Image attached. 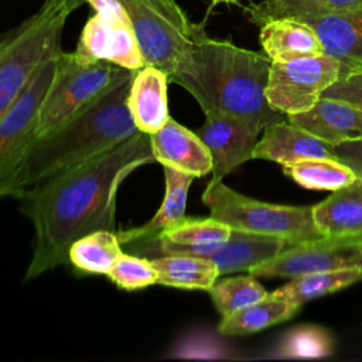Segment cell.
Returning <instances> with one entry per match:
<instances>
[{
    "label": "cell",
    "instance_id": "9c48e42d",
    "mask_svg": "<svg viewBox=\"0 0 362 362\" xmlns=\"http://www.w3.org/2000/svg\"><path fill=\"white\" fill-rule=\"evenodd\" d=\"M362 269V232L322 235L290 245L276 257L253 266L255 277H296L315 272Z\"/></svg>",
    "mask_w": 362,
    "mask_h": 362
},
{
    "label": "cell",
    "instance_id": "4dcf8cb0",
    "mask_svg": "<svg viewBox=\"0 0 362 362\" xmlns=\"http://www.w3.org/2000/svg\"><path fill=\"white\" fill-rule=\"evenodd\" d=\"M362 4V0H300L280 11L277 17H310L341 11ZM276 18V17H274Z\"/></svg>",
    "mask_w": 362,
    "mask_h": 362
},
{
    "label": "cell",
    "instance_id": "ffe728a7",
    "mask_svg": "<svg viewBox=\"0 0 362 362\" xmlns=\"http://www.w3.org/2000/svg\"><path fill=\"white\" fill-rule=\"evenodd\" d=\"M260 44L272 62L325 54L314 28L296 17H276L260 25Z\"/></svg>",
    "mask_w": 362,
    "mask_h": 362
},
{
    "label": "cell",
    "instance_id": "5bb4252c",
    "mask_svg": "<svg viewBox=\"0 0 362 362\" xmlns=\"http://www.w3.org/2000/svg\"><path fill=\"white\" fill-rule=\"evenodd\" d=\"M148 136L154 160L163 167L195 178L212 173V157L201 137L171 116L160 130Z\"/></svg>",
    "mask_w": 362,
    "mask_h": 362
},
{
    "label": "cell",
    "instance_id": "30bf717a",
    "mask_svg": "<svg viewBox=\"0 0 362 362\" xmlns=\"http://www.w3.org/2000/svg\"><path fill=\"white\" fill-rule=\"evenodd\" d=\"M55 65L57 57L45 61L0 119V198L7 197L14 171L35 139L38 110L54 78Z\"/></svg>",
    "mask_w": 362,
    "mask_h": 362
},
{
    "label": "cell",
    "instance_id": "cb8c5ba5",
    "mask_svg": "<svg viewBox=\"0 0 362 362\" xmlns=\"http://www.w3.org/2000/svg\"><path fill=\"white\" fill-rule=\"evenodd\" d=\"M157 272V284L184 288L209 290L219 277L216 264L204 256L164 255L150 259Z\"/></svg>",
    "mask_w": 362,
    "mask_h": 362
},
{
    "label": "cell",
    "instance_id": "e575fe53",
    "mask_svg": "<svg viewBox=\"0 0 362 362\" xmlns=\"http://www.w3.org/2000/svg\"><path fill=\"white\" fill-rule=\"evenodd\" d=\"M83 3H88L96 14H100L105 18L130 24L127 11L119 0H83Z\"/></svg>",
    "mask_w": 362,
    "mask_h": 362
},
{
    "label": "cell",
    "instance_id": "52a82bcc",
    "mask_svg": "<svg viewBox=\"0 0 362 362\" xmlns=\"http://www.w3.org/2000/svg\"><path fill=\"white\" fill-rule=\"evenodd\" d=\"M127 11L144 65L170 76L191 42L202 34L204 24L192 23L180 6L163 0H119Z\"/></svg>",
    "mask_w": 362,
    "mask_h": 362
},
{
    "label": "cell",
    "instance_id": "484cf974",
    "mask_svg": "<svg viewBox=\"0 0 362 362\" xmlns=\"http://www.w3.org/2000/svg\"><path fill=\"white\" fill-rule=\"evenodd\" d=\"M281 167L287 177L308 189L335 191L356 178L351 168L335 158L308 157Z\"/></svg>",
    "mask_w": 362,
    "mask_h": 362
},
{
    "label": "cell",
    "instance_id": "4fadbf2b",
    "mask_svg": "<svg viewBox=\"0 0 362 362\" xmlns=\"http://www.w3.org/2000/svg\"><path fill=\"white\" fill-rule=\"evenodd\" d=\"M230 228L212 216L185 218L174 228L164 230L151 245L134 255L148 259L164 255H194L208 257L221 249L230 235Z\"/></svg>",
    "mask_w": 362,
    "mask_h": 362
},
{
    "label": "cell",
    "instance_id": "5b68a950",
    "mask_svg": "<svg viewBox=\"0 0 362 362\" xmlns=\"http://www.w3.org/2000/svg\"><path fill=\"white\" fill-rule=\"evenodd\" d=\"M136 71L107 61L85 62L74 52L57 55L55 74L38 110L35 139L62 126L93 105L120 83L132 79Z\"/></svg>",
    "mask_w": 362,
    "mask_h": 362
},
{
    "label": "cell",
    "instance_id": "44dd1931",
    "mask_svg": "<svg viewBox=\"0 0 362 362\" xmlns=\"http://www.w3.org/2000/svg\"><path fill=\"white\" fill-rule=\"evenodd\" d=\"M290 245L281 238L232 229L226 243L208 257L216 264L219 276H223L249 272L253 266L276 257Z\"/></svg>",
    "mask_w": 362,
    "mask_h": 362
},
{
    "label": "cell",
    "instance_id": "7a4b0ae2",
    "mask_svg": "<svg viewBox=\"0 0 362 362\" xmlns=\"http://www.w3.org/2000/svg\"><path fill=\"white\" fill-rule=\"evenodd\" d=\"M272 59L204 31L188 47L170 76L187 89L204 113H225L257 129L286 120L266 99Z\"/></svg>",
    "mask_w": 362,
    "mask_h": 362
},
{
    "label": "cell",
    "instance_id": "7c38bea8",
    "mask_svg": "<svg viewBox=\"0 0 362 362\" xmlns=\"http://www.w3.org/2000/svg\"><path fill=\"white\" fill-rule=\"evenodd\" d=\"M74 54L85 61H107L117 66L139 71L144 59L132 24L93 14L82 28Z\"/></svg>",
    "mask_w": 362,
    "mask_h": 362
},
{
    "label": "cell",
    "instance_id": "8fae6325",
    "mask_svg": "<svg viewBox=\"0 0 362 362\" xmlns=\"http://www.w3.org/2000/svg\"><path fill=\"white\" fill-rule=\"evenodd\" d=\"M260 129L236 116L205 113V122L198 129L212 157V178L222 180L242 163L253 158Z\"/></svg>",
    "mask_w": 362,
    "mask_h": 362
},
{
    "label": "cell",
    "instance_id": "2e32d148",
    "mask_svg": "<svg viewBox=\"0 0 362 362\" xmlns=\"http://www.w3.org/2000/svg\"><path fill=\"white\" fill-rule=\"evenodd\" d=\"M300 20L314 28L324 52L339 59L346 72L362 66V4Z\"/></svg>",
    "mask_w": 362,
    "mask_h": 362
},
{
    "label": "cell",
    "instance_id": "e0dca14e",
    "mask_svg": "<svg viewBox=\"0 0 362 362\" xmlns=\"http://www.w3.org/2000/svg\"><path fill=\"white\" fill-rule=\"evenodd\" d=\"M287 119L329 146L362 139V109L334 98H320L307 112Z\"/></svg>",
    "mask_w": 362,
    "mask_h": 362
},
{
    "label": "cell",
    "instance_id": "ba28073f",
    "mask_svg": "<svg viewBox=\"0 0 362 362\" xmlns=\"http://www.w3.org/2000/svg\"><path fill=\"white\" fill-rule=\"evenodd\" d=\"M345 72L342 62L328 54L272 62L266 86L267 103L287 116L307 112Z\"/></svg>",
    "mask_w": 362,
    "mask_h": 362
},
{
    "label": "cell",
    "instance_id": "277c9868",
    "mask_svg": "<svg viewBox=\"0 0 362 362\" xmlns=\"http://www.w3.org/2000/svg\"><path fill=\"white\" fill-rule=\"evenodd\" d=\"M83 0H44L17 27L0 34V119L16 103L37 69L61 49L69 14Z\"/></svg>",
    "mask_w": 362,
    "mask_h": 362
},
{
    "label": "cell",
    "instance_id": "8992f818",
    "mask_svg": "<svg viewBox=\"0 0 362 362\" xmlns=\"http://www.w3.org/2000/svg\"><path fill=\"white\" fill-rule=\"evenodd\" d=\"M209 216L230 229L281 238L294 245L322 236L311 206L276 205L245 197L222 182L211 180L202 194Z\"/></svg>",
    "mask_w": 362,
    "mask_h": 362
},
{
    "label": "cell",
    "instance_id": "9a60e30c",
    "mask_svg": "<svg viewBox=\"0 0 362 362\" xmlns=\"http://www.w3.org/2000/svg\"><path fill=\"white\" fill-rule=\"evenodd\" d=\"M194 178L189 174L164 167L165 192L158 211L144 225L116 232L122 246H130L132 253H136L151 245L164 230L181 223L187 218V198Z\"/></svg>",
    "mask_w": 362,
    "mask_h": 362
},
{
    "label": "cell",
    "instance_id": "ac0fdd59",
    "mask_svg": "<svg viewBox=\"0 0 362 362\" xmlns=\"http://www.w3.org/2000/svg\"><path fill=\"white\" fill-rule=\"evenodd\" d=\"M168 75L151 65L136 71L127 95V109L137 130L153 134L170 119L167 85Z\"/></svg>",
    "mask_w": 362,
    "mask_h": 362
},
{
    "label": "cell",
    "instance_id": "d590c367",
    "mask_svg": "<svg viewBox=\"0 0 362 362\" xmlns=\"http://www.w3.org/2000/svg\"><path fill=\"white\" fill-rule=\"evenodd\" d=\"M219 3H238V0H211V4L212 6H216V4H219Z\"/></svg>",
    "mask_w": 362,
    "mask_h": 362
},
{
    "label": "cell",
    "instance_id": "f546056e",
    "mask_svg": "<svg viewBox=\"0 0 362 362\" xmlns=\"http://www.w3.org/2000/svg\"><path fill=\"white\" fill-rule=\"evenodd\" d=\"M112 283L123 290H140L157 284V272L148 257L122 253L106 274Z\"/></svg>",
    "mask_w": 362,
    "mask_h": 362
},
{
    "label": "cell",
    "instance_id": "7402d4cb",
    "mask_svg": "<svg viewBox=\"0 0 362 362\" xmlns=\"http://www.w3.org/2000/svg\"><path fill=\"white\" fill-rule=\"evenodd\" d=\"M313 216L322 235L362 232V178H355L313 205Z\"/></svg>",
    "mask_w": 362,
    "mask_h": 362
},
{
    "label": "cell",
    "instance_id": "d6986e66",
    "mask_svg": "<svg viewBox=\"0 0 362 362\" xmlns=\"http://www.w3.org/2000/svg\"><path fill=\"white\" fill-rule=\"evenodd\" d=\"M308 157L334 158L331 146L288 119L264 127L253 151V158L288 164Z\"/></svg>",
    "mask_w": 362,
    "mask_h": 362
},
{
    "label": "cell",
    "instance_id": "8d00e7d4",
    "mask_svg": "<svg viewBox=\"0 0 362 362\" xmlns=\"http://www.w3.org/2000/svg\"><path fill=\"white\" fill-rule=\"evenodd\" d=\"M163 1H165L167 4H171V6H178V4L175 3V0H163Z\"/></svg>",
    "mask_w": 362,
    "mask_h": 362
},
{
    "label": "cell",
    "instance_id": "f1b7e54d",
    "mask_svg": "<svg viewBox=\"0 0 362 362\" xmlns=\"http://www.w3.org/2000/svg\"><path fill=\"white\" fill-rule=\"evenodd\" d=\"M331 334L318 325H301L288 331L279 345V354L284 358H322L332 352Z\"/></svg>",
    "mask_w": 362,
    "mask_h": 362
},
{
    "label": "cell",
    "instance_id": "d4e9b609",
    "mask_svg": "<svg viewBox=\"0 0 362 362\" xmlns=\"http://www.w3.org/2000/svg\"><path fill=\"white\" fill-rule=\"evenodd\" d=\"M123 253L117 233L95 230L76 239L68 252V262L86 274H107Z\"/></svg>",
    "mask_w": 362,
    "mask_h": 362
},
{
    "label": "cell",
    "instance_id": "6da1fadb",
    "mask_svg": "<svg viewBox=\"0 0 362 362\" xmlns=\"http://www.w3.org/2000/svg\"><path fill=\"white\" fill-rule=\"evenodd\" d=\"M156 161L150 136L137 132L102 154L61 173L17 199L34 225L35 243L25 280L68 263L71 245L81 236L116 232V197L123 180Z\"/></svg>",
    "mask_w": 362,
    "mask_h": 362
},
{
    "label": "cell",
    "instance_id": "d6a6232c",
    "mask_svg": "<svg viewBox=\"0 0 362 362\" xmlns=\"http://www.w3.org/2000/svg\"><path fill=\"white\" fill-rule=\"evenodd\" d=\"M335 160L351 168L356 178H362V139L331 146Z\"/></svg>",
    "mask_w": 362,
    "mask_h": 362
},
{
    "label": "cell",
    "instance_id": "603a6c76",
    "mask_svg": "<svg viewBox=\"0 0 362 362\" xmlns=\"http://www.w3.org/2000/svg\"><path fill=\"white\" fill-rule=\"evenodd\" d=\"M300 307L279 287L273 293L228 317H222L218 331L222 335H246L291 318Z\"/></svg>",
    "mask_w": 362,
    "mask_h": 362
},
{
    "label": "cell",
    "instance_id": "83f0119b",
    "mask_svg": "<svg viewBox=\"0 0 362 362\" xmlns=\"http://www.w3.org/2000/svg\"><path fill=\"white\" fill-rule=\"evenodd\" d=\"M216 311L228 317L267 296L253 274L216 280L208 290Z\"/></svg>",
    "mask_w": 362,
    "mask_h": 362
},
{
    "label": "cell",
    "instance_id": "836d02e7",
    "mask_svg": "<svg viewBox=\"0 0 362 362\" xmlns=\"http://www.w3.org/2000/svg\"><path fill=\"white\" fill-rule=\"evenodd\" d=\"M300 0H263L260 3L252 4L246 8L249 20L257 25H262L264 21L274 18L286 7L297 3Z\"/></svg>",
    "mask_w": 362,
    "mask_h": 362
},
{
    "label": "cell",
    "instance_id": "1f68e13d",
    "mask_svg": "<svg viewBox=\"0 0 362 362\" xmlns=\"http://www.w3.org/2000/svg\"><path fill=\"white\" fill-rule=\"evenodd\" d=\"M321 98L342 99L362 109V66L344 74L322 92Z\"/></svg>",
    "mask_w": 362,
    "mask_h": 362
},
{
    "label": "cell",
    "instance_id": "3957f363",
    "mask_svg": "<svg viewBox=\"0 0 362 362\" xmlns=\"http://www.w3.org/2000/svg\"><path fill=\"white\" fill-rule=\"evenodd\" d=\"M133 78L112 89L58 129L34 139L14 171L7 197L17 198L25 189L93 158L136 134L139 130L127 109V95Z\"/></svg>",
    "mask_w": 362,
    "mask_h": 362
},
{
    "label": "cell",
    "instance_id": "4316f807",
    "mask_svg": "<svg viewBox=\"0 0 362 362\" xmlns=\"http://www.w3.org/2000/svg\"><path fill=\"white\" fill-rule=\"evenodd\" d=\"M362 277V269H342V270H329V272H315L293 277L291 281L281 286L283 290L290 296V298L301 307L305 301H310L317 297L338 291Z\"/></svg>",
    "mask_w": 362,
    "mask_h": 362
}]
</instances>
